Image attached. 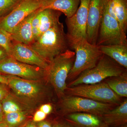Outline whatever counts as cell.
Returning <instances> with one entry per match:
<instances>
[{"mask_svg":"<svg viewBox=\"0 0 127 127\" xmlns=\"http://www.w3.org/2000/svg\"><path fill=\"white\" fill-rule=\"evenodd\" d=\"M7 76V85L20 97L35 99L43 93V87L37 81L27 80L11 75Z\"/></svg>","mask_w":127,"mask_h":127,"instance_id":"cell-13","label":"cell"},{"mask_svg":"<svg viewBox=\"0 0 127 127\" xmlns=\"http://www.w3.org/2000/svg\"><path fill=\"white\" fill-rule=\"evenodd\" d=\"M75 58V52L68 49L50 62L46 77L59 97L63 96L67 88L66 81Z\"/></svg>","mask_w":127,"mask_h":127,"instance_id":"cell-3","label":"cell"},{"mask_svg":"<svg viewBox=\"0 0 127 127\" xmlns=\"http://www.w3.org/2000/svg\"><path fill=\"white\" fill-rule=\"evenodd\" d=\"M113 59L103 54L93 68L86 70L67 85L71 87L82 84H93L102 82L108 78L118 76L126 72Z\"/></svg>","mask_w":127,"mask_h":127,"instance_id":"cell-4","label":"cell"},{"mask_svg":"<svg viewBox=\"0 0 127 127\" xmlns=\"http://www.w3.org/2000/svg\"><path fill=\"white\" fill-rule=\"evenodd\" d=\"M0 83H4L8 85V77L7 75L0 73Z\"/></svg>","mask_w":127,"mask_h":127,"instance_id":"cell-32","label":"cell"},{"mask_svg":"<svg viewBox=\"0 0 127 127\" xmlns=\"http://www.w3.org/2000/svg\"><path fill=\"white\" fill-rule=\"evenodd\" d=\"M10 57L21 62L37 66L46 71L50 63L39 56L30 46L14 40Z\"/></svg>","mask_w":127,"mask_h":127,"instance_id":"cell-12","label":"cell"},{"mask_svg":"<svg viewBox=\"0 0 127 127\" xmlns=\"http://www.w3.org/2000/svg\"><path fill=\"white\" fill-rule=\"evenodd\" d=\"M37 126V127H53L50 123L43 120L38 122Z\"/></svg>","mask_w":127,"mask_h":127,"instance_id":"cell-31","label":"cell"},{"mask_svg":"<svg viewBox=\"0 0 127 127\" xmlns=\"http://www.w3.org/2000/svg\"><path fill=\"white\" fill-rule=\"evenodd\" d=\"M40 10L36 15L33 18L32 21V28L33 32L34 41L38 37L39 29L40 27V15L39 14Z\"/></svg>","mask_w":127,"mask_h":127,"instance_id":"cell-26","label":"cell"},{"mask_svg":"<svg viewBox=\"0 0 127 127\" xmlns=\"http://www.w3.org/2000/svg\"><path fill=\"white\" fill-rule=\"evenodd\" d=\"M127 44L126 34L117 21L109 15L106 9L100 24L96 45L98 46Z\"/></svg>","mask_w":127,"mask_h":127,"instance_id":"cell-9","label":"cell"},{"mask_svg":"<svg viewBox=\"0 0 127 127\" xmlns=\"http://www.w3.org/2000/svg\"><path fill=\"white\" fill-rule=\"evenodd\" d=\"M25 127H37V126L34 122H30Z\"/></svg>","mask_w":127,"mask_h":127,"instance_id":"cell-34","label":"cell"},{"mask_svg":"<svg viewBox=\"0 0 127 127\" xmlns=\"http://www.w3.org/2000/svg\"><path fill=\"white\" fill-rule=\"evenodd\" d=\"M53 127H70L69 126H66V125H62V124H57L53 126Z\"/></svg>","mask_w":127,"mask_h":127,"instance_id":"cell-35","label":"cell"},{"mask_svg":"<svg viewBox=\"0 0 127 127\" xmlns=\"http://www.w3.org/2000/svg\"><path fill=\"white\" fill-rule=\"evenodd\" d=\"M47 71L36 66L18 61L8 56L0 61V73L37 81L46 77Z\"/></svg>","mask_w":127,"mask_h":127,"instance_id":"cell-7","label":"cell"},{"mask_svg":"<svg viewBox=\"0 0 127 127\" xmlns=\"http://www.w3.org/2000/svg\"><path fill=\"white\" fill-rule=\"evenodd\" d=\"M26 118L24 111L14 112L4 114L3 122L7 127H19Z\"/></svg>","mask_w":127,"mask_h":127,"instance_id":"cell-22","label":"cell"},{"mask_svg":"<svg viewBox=\"0 0 127 127\" xmlns=\"http://www.w3.org/2000/svg\"><path fill=\"white\" fill-rule=\"evenodd\" d=\"M125 0V1H127V0Z\"/></svg>","mask_w":127,"mask_h":127,"instance_id":"cell-38","label":"cell"},{"mask_svg":"<svg viewBox=\"0 0 127 127\" xmlns=\"http://www.w3.org/2000/svg\"><path fill=\"white\" fill-rule=\"evenodd\" d=\"M40 9L30 14L15 28L10 34L13 40L28 45L32 43L34 39L32 21Z\"/></svg>","mask_w":127,"mask_h":127,"instance_id":"cell-14","label":"cell"},{"mask_svg":"<svg viewBox=\"0 0 127 127\" xmlns=\"http://www.w3.org/2000/svg\"><path fill=\"white\" fill-rule=\"evenodd\" d=\"M1 103L4 114L23 111L21 105L9 93L1 102Z\"/></svg>","mask_w":127,"mask_h":127,"instance_id":"cell-23","label":"cell"},{"mask_svg":"<svg viewBox=\"0 0 127 127\" xmlns=\"http://www.w3.org/2000/svg\"><path fill=\"white\" fill-rule=\"evenodd\" d=\"M66 92L70 95L87 98L106 103L118 104L120 101V97L110 88L106 82L67 87Z\"/></svg>","mask_w":127,"mask_h":127,"instance_id":"cell-5","label":"cell"},{"mask_svg":"<svg viewBox=\"0 0 127 127\" xmlns=\"http://www.w3.org/2000/svg\"><path fill=\"white\" fill-rule=\"evenodd\" d=\"M41 10L51 9L63 13L70 17L76 11L81 0H39Z\"/></svg>","mask_w":127,"mask_h":127,"instance_id":"cell-15","label":"cell"},{"mask_svg":"<svg viewBox=\"0 0 127 127\" xmlns=\"http://www.w3.org/2000/svg\"><path fill=\"white\" fill-rule=\"evenodd\" d=\"M90 0H81L75 14L66 17V35L70 46L72 43L81 39H87V27L89 7Z\"/></svg>","mask_w":127,"mask_h":127,"instance_id":"cell-8","label":"cell"},{"mask_svg":"<svg viewBox=\"0 0 127 127\" xmlns=\"http://www.w3.org/2000/svg\"><path fill=\"white\" fill-rule=\"evenodd\" d=\"M113 104L69 95L63 98L60 106L62 112L66 115L73 113L84 112L101 116L111 110Z\"/></svg>","mask_w":127,"mask_h":127,"instance_id":"cell-6","label":"cell"},{"mask_svg":"<svg viewBox=\"0 0 127 127\" xmlns=\"http://www.w3.org/2000/svg\"><path fill=\"white\" fill-rule=\"evenodd\" d=\"M100 117L105 125L108 126L125 125L127 122V99L116 108L111 109Z\"/></svg>","mask_w":127,"mask_h":127,"instance_id":"cell-18","label":"cell"},{"mask_svg":"<svg viewBox=\"0 0 127 127\" xmlns=\"http://www.w3.org/2000/svg\"><path fill=\"white\" fill-rule=\"evenodd\" d=\"M109 0H90L87 27V40L96 45L103 16Z\"/></svg>","mask_w":127,"mask_h":127,"instance_id":"cell-11","label":"cell"},{"mask_svg":"<svg viewBox=\"0 0 127 127\" xmlns=\"http://www.w3.org/2000/svg\"><path fill=\"white\" fill-rule=\"evenodd\" d=\"M106 10L109 15L117 21L123 32L127 34V1L124 0H109Z\"/></svg>","mask_w":127,"mask_h":127,"instance_id":"cell-16","label":"cell"},{"mask_svg":"<svg viewBox=\"0 0 127 127\" xmlns=\"http://www.w3.org/2000/svg\"><path fill=\"white\" fill-rule=\"evenodd\" d=\"M40 8L39 0H23L10 14L0 20V28L10 34L26 17Z\"/></svg>","mask_w":127,"mask_h":127,"instance_id":"cell-10","label":"cell"},{"mask_svg":"<svg viewBox=\"0 0 127 127\" xmlns=\"http://www.w3.org/2000/svg\"><path fill=\"white\" fill-rule=\"evenodd\" d=\"M52 106L49 103L43 104L39 108V110L42 111L47 115L51 113L52 111Z\"/></svg>","mask_w":127,"mask_h":127,"instance_id":"cell-29","label":"cell"},{"mask_svg":"<svg viewBox=\"0 0 127 127\" xmlns=\"http://www.w3.org/2000/svg\"><path fill=\"white\" fill-rule=\"evenodd\" d=\"M23 0H0V20L10 14Z\"/></svg>","mask_w":127,"mask_h":127,"instance_id":"cell-24","label":"cell"},{"mask_svg":"<svg viewBox=\"0 0 127 127\" xmlns=\"http://www.w3.org/2000/svg\"><path fill=\"white\" fill-rule=\"evenodd\" d=\"M0 127H7L4 122L0 123Z\"/></svg>","mask_w":127,"mask_h":127,"instance_id":"cell-36","label":"cell"},{"mask_svg":"<svg viewBox=\"0 0 127 127\" xmlns=\"http://www.w3.org/2000/svg\"><path fill=\"white\" fill-rule=\"evenodd\" d=\"M47 114L42 111L39 110L36 112L33 117V120L34 122H39L43 121L45 119Z\"/></svg>","mask_w":127,"mask_h":127,"instance_id":"cell-28","label":"cell"},{"mask_svg":"<svg viewBox=\"0 0 127 127\" xmlns=\"http://www.w3.org/2000/svg\"><path fill=\"white\" fill-rule=\"evenodd\" d=\"M66 116L68 121L77 127H103L106 125L100 116L93 114L76 112Z\"/></svg>","mask_w":127,"mask_h":127,"instance_id":"cell-17","label":"cell"},{"mask_svg":"<svg viewBox=\"0 0 127 127\" xmlns=\"http://www.w3.org/2000/svg\"><path fill=\"white\" fill-rule=\"evenodd\" d=\"M39 14L40 15V27L38 37L59 22V18L62 13L61 12L52 9H45L41 10L40 9Z\"/></svg>","mask_w":127,"mask_h":127,"instance_id":"cell-20","label":"cell"},{"mask_svg":"<svg viewBox=\"0 0 127 127\" xmlns=\"http://www.w3.org/2000/svg\"><path fill=\"white\" fill-rule=\"evenodd\" d=\"M12 42L10 34L0 28V46L5 50L10 57L11 55Z\"/></svg>","mask_w":127,"mask_h":127,"instance_id":"cell-25","label":"cell"},{"mask_svg":"<svg viewBox=\"0 0 127 127\" xmlns=\"http://www.w3.org/2000/svg\"><path fill=\"white\" fill-rule=\"evenodd\" d=\"M75 51V61L67 79H76L83 72L93 68L103 54L99 46L89 43L86 39H81L72 43L70 49Z\"/></svg>","mask_w":127,"mask_h":127,"instance_id":"cell-2","label":"cell"},{"mask_svg":"<svg viewBox=\"0 0 127 127\" xmlns=\"http://www.w3.org/2000/svg\"><path fill=\"white\" fill-rule=\"evenodd\" d=\"M29 46L39 56L50 62L56 57L70 49L63 23L60 21Z\"/></svg>","mask_w":127,"mask_h":127,"instance_id":"cell-1","label":"cell"},{"mask_svg":"<svg viewBox=\"0 0 127 127\" xmlns=\"http://www.w3.org/2000/svg\"><path fill=\"white\" fill-rule=\"evenodd\" d=\"M4 117V112L2 110L1 103V102H0V123L3 122Z\"/></svg>","mask_w":127,"mask_h":127,"instance_id":"cell-33","label":"cell"},{"mask_svg":"<svg viewBox=\"0 0 127 127\" xmlns=\"http://www.w3.org/2000/svg\"><path fill=\"white\" fill-rule=\"evenodd\" d=\"M106 83L110 88L120 97H127V76L126 72L118 76L109 77Z\"/></svg>","mask_w":127,"mask_h":127,"instance_id":"cell-21","label":"cell"},{"mask_svg":"<svg viewBox=\"0 0 127 127\" xmlns=\"http://www.w3.org/2000/svg\"><path fill=\"white\" fill-rule=\"evenodd\" d=\"M8 85L4 83H0V102L9 94Z\"/></svg>","mask_w":127,"mask_h":127,"instance_id":"cell-27","label":"cell"},{"mask_svg":"<svg viewBox=\"0 0 127 127\" xmlns=\"http://www.w3.org/2000/svg\"><path fill=\"white\" fill-rule=\"evenodd\" d=\"M103 54L113 59L125 69L127 68V44L99 46Z\"/></svg>","mask_w":127,"mask_h":127,"instance_id":"cell-19","label":"cell"},{"mask_svg":"<svg viewBox=\"0 0 127 127\" xmlns=\"http://www.w3.org/2000/svg\"><path fill=\"white\" fill-rule=\"evenodd\" d=\"M103 127H110V126H108V125H105ZM127 127V125L125 124V125H122L121 127Z\"/></svg>","mask_w":127,"mask_h":127,"instance_id":"cell-37","label":"cell"},{"mask_svg":"<svg viewBox=\"0 0 127 127\" xmlns=\"http://www.w3.org/2000/svg\"><path fill=\"white\" fill-rule=\"evenodd\" d=\"M9 56L4 49L0 46V61Z\"/></svg>","mask_w":127,"mask_h":127,"instance_id":"cell-30","label":"cell"}]
</instances>
